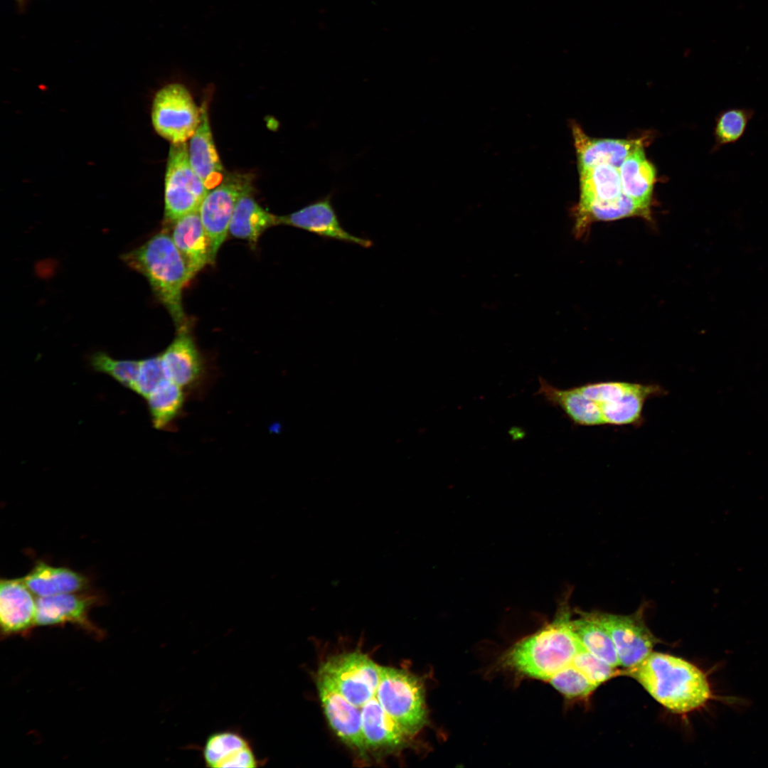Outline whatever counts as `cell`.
<instances>
[{
	"label": "cell",
	"mask_w": 768,
	"mask_h": 768,
	"mask_svg": "<svg viewBox=\"0 0 768 768\" xmlns=\"http://www.w3.org/2000/svg\"><path fill=\"white\" fill-rule=\"evenodd\" d=\"M619 173L623 193L651 211L656 170L647 159L643 145L624 160L619 168Z\"/></svg>",
	"instance_id": "obj_21"
},
{
	"label": "cell",
	"mask_w": 768,
	"mask_h": 768,
	"mask_svg": "<svg viewBox=\"0 0 768 768\" xmlns=\"http://www.w3.org/2000/svg\"><path fill=\"white\" fill-rule=\"evenodd\" d=\"M279 216L263 209L251 193L246 194L236 203L228 233L233 237L247 241L255 247L266 230L279 225Z\"/></svg>",
	"instance_id": "obj_23"
},
{
	"label": "cell",
	"mask_w": 768,
	"mask_h": 768,
	"mask_svg": "<svg viewBox=\"0 0 768 768\" xmlns=\"http://www.w3.org/2000/svg\"><path fill=\"white\" fill-rule=\"evenodd\" d=\"M318 671L329 678L348 702L361 708L376 693L380 666L356 651L331 656Z\"/></svg>",
	"instance_id": "obj_8"
},
{
	"label": "cell",
	"mask_w": 768,
	"mask_h": 768,
	"mask_svg": "<svg viewBox=\"0 0 768 768\" xmlns=\"http://www.w3.org/2000/svg\"><path fill=\"white\" fill-rule=\"evenodd\" d=\"M208 190L191 166L188 144H171L164 183V224L199 210Z\"/></svg>",
	"instance_id": "obj_6"
},
{
	"label": "cell",
	"mask_w": 768,
	"mask_h": 768,
	"mask_svg": "<svg viewBox=\"0 0 768 768\" xmlns=\"http://www.w3.org/2000/svg\"><path fill=\"white\" fill-rule=\"evenodd\" d=\"M252 180L250 174H229L218 186L208 191L201 204L198 211L210 241L213 262L227 237L237 202L242 196L252 192Z\"/></svg>",
	"instance_id": "obj_9"
},
{
	"label": "cell",
	"mask_w": 768,
	"mask_h": 768,
	"mask_svg": "<svg viewBox=\"0 0 768 768\" xmlns=\"http://www.w3.org/2000/svg\"><path fill=\"white\" fill-rule=\"evenodd\" d=\"M90 360L94 370L107 374L124 387L134 391L140 361L115 359L104 352L93 353Z\"/></svg>",
	"instance_id": "obj_27"
},
{
	"label": "cell",
	"mask_w": 768,
	"mask_h": 768,
	"mask_svg": "<svg viewBox=\"0 0 768 768\" xmlns=\"http://www.w3.org/2000/svg\"><path fill=\"white\" fill-rule=\"evenodd\" d=\"M361 725L368 750H394L410 737L383 710L375 694L361 708Z\"/></svg>",
	"instance_id": "obj_20"
},
{
	"label": "cell",
	"mask_w": 768,
	"mask_h": 768,
	"mask_svg": "<svg viewBox=\"0 0 768 768\" xmlns=\"http://www.w3.org/2000/svg\"><path fill=\"white\" fill-rule=\"evenodd\" d=\"M38 597L77 592L87 587V581L81 574L65 567H57L38 562L21 579Z\"/></svg>",
	"instance_id": "obj_22"
},
{
	"label": "cell",
	"mask_w": 768,
	"mask_h": 768,
	"mask_svg": "<svg viewBox=\"0 0 768 768\" xmlns=\"http://www.w3.org/2000/svg\"><path fill=\"white\" fill-rule=\"evenodd\" d=\"M579 617L572 619V631L582 644L590 653L614 667L620 666L614 642L598 621L594 612L577 611Z\"/></svg>",
	"instance_id": "obj_25"
},
{
	"label": "cell",
	"mask_w": 768,
	"mask_h": 768,
	"mask_svg": "<svg viewBox=\"0 0 768 768\" xmlns=\"http://www.w3.org/2000/svg\"><path fill=\"white\" fill-rule=\"evenodd\" d=\"M170 226L171 237L192 278L206 265L214 262L210 241L198 210L181 217Z\"/></svg>",
	"instance_id": "obj_17"
},
{
	"label": "cell",
	"mask_w": 768,
	"mask_h": 768,
	"mask_svg": "<svg viewBox=\"0 0 768 768\" xmlns=\"http://www.w3.org/2000/svg\"><path fill=\"white\" fill-rule=\"evenodd\" d=\"M188 393L169 380L163 381L145 399L153 426L158 430H171L182 415Z\"/></svg>",
	"instance_id": "obj_24"
},
{
	"label": "cell",
	"mask_w": 768,
	"mask_h": 768,
	"mask_svg": "<svg viewBox=\"0 0 768 768\" xmlns=\"http://www.w3.org/2000/svg\"><path fill=\"white\" fill-rule=\"evenodd\" d=\"M93 604L90 597L75 592L38 597L36 625L55 626L72 623L99 634L88 619V612Z\"/></svg>",
	"instance_id": "obj_19"
},
{
	"label": "cell",
	"mask_w": 768,
	"mask_h": 768,
	"mask_svg": "<svg viewBox=\"0 0 768 768\" xmlns=\"http://www.w3.org/2000/svg\"><path fill=\"white\" fill-rule=\"evenodd\" d=\"M332 198L330 193L292 213L279 215V225L297 228L324 239L370 247L373 245L370 240L353 235L341 225Z\"/></svg>",
	"instance_id": "obj_11"
},
{
	"label": "cell",
	"mask_w": 768,
	"mask_h": 768,
	"mask_svg": "<svg viewBox=\"0 0 768 768\" xmlns=\"http://www.w3.org/2000/svg\"><path fill=\"white\" fill-rule=\"evenodd\" d=\"M661 705L676 713L700 708L711 698L705 674L685 659L652 651L636 666L624 671Z\"/></svg>",
	"instance_id": "obj_3"
},
{
	"label": "cell",
	"mask_w": 768,
	"mask_h": 768,
	"mask_svg": "<svg viewBox=\"0 0 768 768\" xmlns=\"http://www.w3.org/2000/svg\"><path fill=\"white\" fill-rule=\"evenodd\" d=\"M121 259L147 279L156 297L170 314L176 331L189 328L182 293L192 277L169 228H164L139 247L123 254Z\"/></svg>",
	"instance_id": "obj_4"
},
{
	"label": "cell",
	"mask_w": 768,
	"mask_h": 768,
	"mask_svg": "<svg viewBox=\"0 0 768 768\" xmlns=\"http://www.w3.org/2000/svg\"><path fill=\"white\" fill-rule=\"evenodd\" d=\"M160 356L166 378L188 393L206 378L208 366L189 328L177 330L175 338Z\"/></svg>",
	"instance_id": "obj_13"
},
{
	"label": "cell",
	"mask_w": 768,
	"mask_h": 768,
	"mask_svg": "<svg viewBox=\"0 0 768 768\" xmlns=\"http://www.w3.org/2000/svg\"><path fill=\"white\" fill-rule=\"evenodd\" d=\"M594 614L614 642L620 666L626 669L645 659L658 641L645 623L644 606L627 615L597 611Z\"/></svg>",
	"instance_id": "obj_10"
},
{
	"label": "cell",
	"mask_w": 768,
	"mask_h": 768,
	"mask_svg": "<svg viewBox=\"0 0 768 768\" xmlns=\"http://www.w3.org/2000/svg\"><path fill=\"white\" fill-rule=\"evenodd\" d=\"M201 110V122L190 139L188 154L191 167L210 191L218 186L225 176L214 144L206 101L202 103Z\"/></svg>",
	"instance_id": "obj_18"
},
{
	"label": "cell",
	"mask_w": 768,
	"mask_h": 768,
	"mask_svg": "<svg viewBox=\"0 0 768 768\" xmlns=\"http://www.w3.org/2000/svg\"><path fill=\"white\" fill-rule=\"evenodd\" d=\"M754 115V110L748 107H729L721 110L715 120L713 149L717 151L722 146L740 141Z\"/></svg>",
	"instance_id": "obj_26"
},
{
	"label": "cell",
	"mask_w": 768,
	"mask_h": 768,
	"mask_svg": "<svg viewBox=\"0 0 768 768\" xmlns=\"http://www.w3.org/2000/svg\"><path fill=\"white\" fill-rule=\"evenodd\" d=\"M375 695L383 710L409 737L425 725V688L418 677L403 669L380 666Z\"/></svg>",
	"instance_id": "obj_5"
},
{
	"label": "cell",
	"mask_w": 768,
	"mask_h": 768,
	"mask_svg": "<svg viewBox=\"0 0 768 768\" xmlns=\"http://www.w3.org/2000/svg\"><path fill=\"white\" fill-rule=\"evenodd\" d=\"M206 767L257 768L266 759L256 754L251 740L238 728H226L210 733L201 747Z\"/></svg>",
	"instance_id": "obj_14"
},
{
	"label": "cell",
	"mask_w": 768,
	"mask_h": 768,
	"mask_svg": "<svg viewBox=\"0 0 768 768\" xmlns=\"http://www.w3.org/2000/svg\"><path fill=\"white\" fill-rule=\"evenodd\" d=\"M572 663L597 686L612 678L624 674V671L617 670L590 653L578 639L577 650Z\"/></svg>",
	"instance_id": "obj_29"
},
{
	"label": "cell",
	"mask_w": 768,
	"mask_h": 768,
	"mask_svg": "<svg viewBox=\"0 0 768 768\" xmlns=\"http://www.w3.org/2000/svg\"><path fill=\"white\" fill-rule=\"evenodd\" d=\"M570 591L560 602L553 622L522 639L501 656V664L521 676L548 682L570 664L577 650L572 629Z\"/></svg>",
	"instance_id": "obj_2"
},
{
	"label": "cell",
	"mask_w": 768,
	"mask_h": 768,
	"mask_svg": "<svg viewBox=\"0 0 768 768\" xmlns=\"http://www.w3.org/2000/svg\"><path fill=\"white\" fill-rule=\"evenodd\" d=\"M538 383L535 395L581 427H641L646 402L667 393L656 383L623 380L591 382L565 389L542 377Z\"/></svg>",
	"instance_id": "obj_1"
},
{
	"label": "cell",
	"mask_w": 768,
	"mask_h": 768,
	"mask_svg": "<svg viewBox=\"0 0 768 768\" xmlns=\"http://www.w3.org/2000/svg\"><path fill=\"white\" fill-rule=\"evenodd\" d=\"M33 595L21 579L1 580L0 622L4 635L26 632L36 625L37 599Z\"/></svg>",
	"instance_id": "obj_15"
},
{
	"label": "cell",
	"mask_w": 768,
	"mask_h": 768,
	"mask_svg": "<svg viewBox=\"0 0 768 768\" xmlns=\"http://www.w3.org/2000/svg\"><path fill=\"white\" fill-rule=\"evenodd\" d=\"M572 132L580 171L607 164L619 168L624 160L636 148L643 145L640 139H619L592 138L577 124Z\"/></svg>",
	"instance_id": "obj_16"
},
{
	"label": "cell",
	"mask_w": 768,
	"mask_h": 768,
	"mask_svg": "<svg viewBox=\"0 0 768 768\" xmlns=\"http://www.w3.org/2000/svg\"><path fill=\"white\" fill-rule=\"evenodd\" d=\"M548 683L568 699L585 698L598 687L572 663L556 673Z\"/></svg>",
	"instance_id": "obj_28"
},
{
	"label": "cell",
	"mask_w": 768,
	"mask_h": 768,
	"mask_svg": "<svg viewBox=\"0 0 768 768\" xmlns=\"http://www.w3.org/2000/svg\"><path fill=\"white\" fill-rule=\"evenodd\" d=\"M316 685L325 715L333 730L347 745L365 756L361 708L348 702L326 675L318 671Z\"/></svg>",
	"instance_id": "obj_12"
},
{
	"label": "cell",
	"mask_w": 768,
	"mask_h": 768,
	"mask_svg": "<svg viewBox=\"0 0 768 768\" xmlns=\"http://www.w3.org/2000/svg\"><path fill=\"white\" fill-rule=\"evenodd\" d=\"M201 117V107L180 82L162 87L155 95L151 121L159 135L171 144L186 142L194 134Z\"/></svg>",
	"instance_id": "obj_7"
},
{
	"label": "cell",
	"mask_w": 768,
	"mask_h": 768,
	"mask_svg": "<svg viewBox=\"0 0 768 768\" xmlns=\"http://www.w3.org/2000/svg\"><path fill=\"white\" fill-rule=\"evenodd\" d=\"M166 379L160 354L140 360L134 392L146 398Z\"/></svg>",
	"instance_id": "obj_30"
}]
</instances>
